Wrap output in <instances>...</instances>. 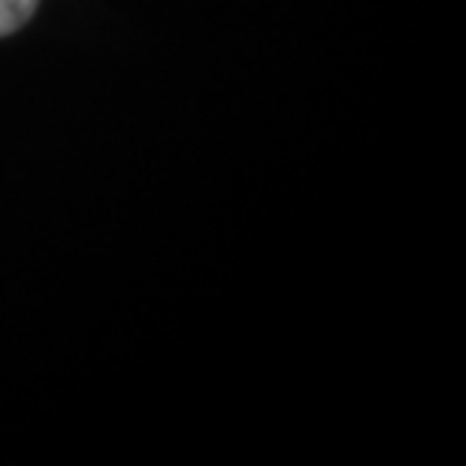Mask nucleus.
<instances>
[{"instance_id":"1","label":"nucleus","mask_w":466,"mask_h":466,"mask_svg":"<svg viewBox=\"0 0 466 466\" xmlns=\"http://www.w3.org/2000/svg\"><path fill=\"white\" fill-rule=\"evenodd\" d=\"M40 0H0V36L15 34L34 18Z\"/></svg>"}]
</instances>
